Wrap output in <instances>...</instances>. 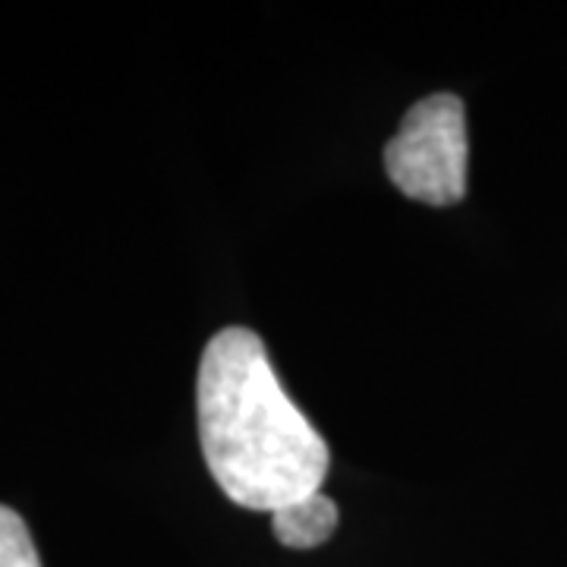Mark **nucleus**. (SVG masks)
<instances>
[{
  "mask_svg": "<svg viewBox=\"0 0 567 567\" xmlns=\"http://www.w3.org/2000/svg\"><path fill=\"white\" fill-rule=\"evenodd\" d=\"M196 413L205 464L234 505L275 514L322 488L328 445L287 398L256 331L224 328L208 341Z\"/></svg>",
  "mask_w": 567,
  "mask_h": 567,
  "instance_id": "f257e3e1",
  "label": "nucleus"
},
{
  "mask_svg": "<svg viewBox=\"0 0 567 567\" xmlns=\"http://www.w3.org/2000/svg\"><path fill=\"white\" fill-rule=\"evenodd\" d=\"M385 171L406 199L454 205L466 193V114L457 95H429L401 121L385 148Z\"/></svg>",
  "mask_w": 567,
  "mask_h": 567,
  "instance_id": "f03ea898",
  "label": "nucleus"
},
{
  "mask_svg": "<svg viewBox=\"0 0 567 567\" xmlns=\"http://www.w3.org/2000/svg\"><path fill=\"white\" fill-rule=\"evenodd\" d=\"M271 529L287 548H316L338 529V505L312 492L297 502H287L271 514Z\"/></svg>",
  "mask_w": 567,
  "mask_h": 567,
  "instance_id": "7ed1b4c3",
  "label": "nucleus"
},
{
  "mask_svg": "<svg viewBox=\"0 0 567 567\" xmlns=\"http://www.w3.org/2000/svg\"><path fill=\"white\" fill-rule=\"evenodd\" d=\"M0 567H41L29 527L13 507L0 505Z\"/></svg>",
  "mask_w": 567,
  "mask_h": 567,
  "instance_id": "20e7f679",
  "label": "nucleus"
}]
</instances>
